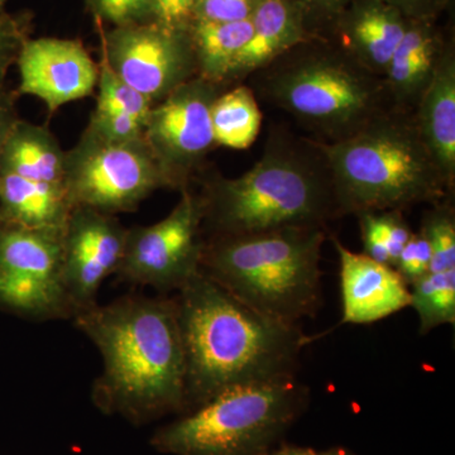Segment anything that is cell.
Wrapping results in <instances>:
<instances>
[{
	"label": "cell",
	"mask_w": 455,
	"mask_h": 455,
	"mask_svg": "<svg viewBox=\"0 0 455 455\" xmlns=\"http://www.w3.org/2000/svg\"><path fill=\"white\" fill-rule=\"evenodd\" d=\"M316 143L331 170L339 217L435 205L453 191L419 133L414 112L391 107L348 139Z\"/></svg>",
	"instance_id": "277c9868"
},
{
	"label": "cell",
	"mask_w": 455,
	"mask_h": 455,
	"mask_svg": "<svg viewBox=\"0 0 455 455\" xmlns=\"http://www.w3.org/2000/svg\"><path fill=\"white\" fill-rule=\"evenodd\" d=\"M127 229L116 215L75 206L62 235V272L74 316L97 305L101 284L116 274Z\"/></svg>",
	"instance_id": "4fadbf2b"
},
{
	"label": "cell",
	"mask_w": 455,
	"mask_h": 455,
	"mask_svg": "<svg viewBox=\"0 0 455 455\" xmlns=\"http://www.w3.org/2000/svg\"><path fill=\"white\" fill-rule=\"evenodd\" d=\"M18 95L44 101L50 114L62 106L92 97L97 89L100 65L79 40L29 38L17 60Z\"/></svg>",
	"instance_id": "5bb4252c"
},
{
	"label": "cell",
	"mask_w": 455,
	"mask_h": 455,
	"mask_svg": "<svg viewBox=\"0 0 455 455\" xmlns=\"http://www.w3.org/2000/svg\"><path fill=\"white\" fill-rule=\"evenodd\" d=\"M66 151L46 125L18 119L0 157V172L64 185Z\"/></svg>",
	"instance_id": "44dd1931"
},
{
	"label": "cell",
	"mask_w": 455,
	"mask_h": 455,
	"mask_svg": "<svg viewBox=\"0 0 455 455\" xmlns=\"http://www.w3.org/2000/svg\"><path fill=\"white\" fill-rule=\"evenodd\" d=\"M73 209L64 185L0 172V221L33 229H64Z\"/></svg>",
	"instance_id": "ffe728a7"
},
{
	"label": "cell",
	"mask_w": 455,
	"mask_h": 455,
	"mask_svg": "<svg viewBox=\"0 0 455 455\" xmlns=\"http://www.w3.org/2000/svg\"><path fill=\"white\" fill-rule=\"evenodd\" d=\"M420 232L431 250L429 272L455 268V214L453 206L439 203L425 214Z\"/></svg>",
	"instance_id": "d4e9b609"
},
{
	"label": "cell",
	"mask_w": 455,
	"mask_h": 455,
	"mask_svg": "<svg viewBox=\"0 0 455 455\" xmlns=\"http://www.w3.org/2000/svg\"><path fill=\"white\" fill-rule=\"evenodd\" d=\"M416 125L449 188L455 182V55L444 46L435 73L414 110Z\"/></svg>",
	"instance_id": "ac0fdd59"
},
{
	"label": "cell",
	"mask_w": 455,
	"mask_h": 455,
	"mask_svg": "<svg viewBox=\"0 0 455 455\" xmlns=\"http://www.w3.org/2000/svg\"><path fill=\"white\" fill-rule=\"evenodd\" d=\"M326 229H284L205 239L200 269L269 317L300 325L323 304Z\"/></svg>",
	"instance_id": "5b68a950"
},
{
	"label": "cell",
	"mask_w": 455,
	"mask_h": 455,
	"mask_svg": "<svg viewBox=\"0 0 455 455\" xmlns=\"http://www.w3.org/2000/svg\"><path fill=\"white\" fill-rule=\"evenodd\" d=\"M18 97L20 95L13 90L0 89V157L12 128L20 119L17 112Z\"/></svg>",
	"instance_id": "8d00e7d4"
},
{
	"label": "cell",
	"mask_w": 455,
	"mask_h": 455,
	"mask_svg": "<svg viewBox=\"0 0 455 455\" xmlns=\"http://www.w3.org/2000/svg\"><path fill=\"white\" fill-rule=\"evenodd\" d=\"M185 355V412L248 383L298 377L309 344L287 324L239 300L200 269L175 296Z\"/></svg>",
	"instance_id": "6da1fadb"
},
{
	"label": "cell",
	"mask_w": 455,
	"mask_h": 455,
	"mask_svg": "<svg viewBox=\"0 0 455 455\" xmlns=\"http://www.w3.org/2000/svg\"><path fill=\"white\" fill-rule=\"evenodd\" d=\"M73 320L103 361L92 386L101 412L134 425L184 414L185 355L175 298L122 296Z\"/></svg>",
	"instance_id": "7a4b0ae2"
},
{
	"label": "cell",
	"mask_w": 455,
	"mask_h": 455,
	"mask_svg": "<svg viewBox=\"0 0 455 455\" xmlns=\"http://www.w3.org/2000/svg\"><path fill=\"white\" fill-rule=\"evenodd\" d=\"M204 244L202 200L187 188L163 220L128 228L116 275L134 286L179 291L200 271Z\"/></svg>",
	"instance_id": "30bf717a"
},
{
	"label": "cell",
	"mask_w": 455,
	"mask_h": 455,
	"mask_svg": "<svg viewBox=\"0 0 455 455\" xmlns=\"http://www.w3.org/2000/svg\"><path fill=\"white\" fill-rule=\"evenodd\" d=\"M203 233L259 235L284 229H326L339 218L331 170L315 140L276 130L252 169L239 178L202 176Z\"/></svg>",
	"instance_id": "3957f363"
},
{
	"label": "cell",
	"mask_w": 455,
	"mask_h": 455,
	"mask_svg": "<svg viewBox=\"0 0 455 455\" xmlns=\"http://www.w3.org/2000/svg\"><path fill=\"white\" fill-rule=\"evenodd\" d=\"M385 220L386 229H387L388 256H390L391 267L395 268L401 251L414 233L403 218V212H386Z\"/></svg>",
	"instance_id": "e575fe53"
},
{
	"label": "cell",
	"mask_w": 455,
	"mask_h": 455,
	"mask_svg": "<svg viewBox=\"0 0 455 455\" xmlns=\"http://www.w3.org/2000/svg\"><path fill=\"white\" fill-rule=\"evenodd\" d=\"M85 130L113 142H133L145 139V124L125 114L95 108Z\"/></svg>",
	"instance_id": "f1b7e54d"
},
{
	"label": "cell",
	"mask_w": 455,
	"mask_h": 455,
	"mask_svg": "<svg viewBox=\"0 0 455 455\" xmlns=\"http://www.w3.org/2000/svg\"><path fill=\"white\" fill-rule=\"evenodd\" d=\"M409 20L433 22L451 0H382Z\"/></svg>",
	"instance_id": "836d02e7"
},
{
	"label": "cell",
	"mask_w": 455,
	"mask_h": 455,
	"mask_svg": "<svg viewBox=\"0 0 455 455\" xmlns=\"http://www.w3.org/2000/svg\"><path fill=\"white\" fill-rule=\"evenodd\" d=\"M224 86L196 76L152 107L145 140L163 172L167 188L187 190L217 147L212 107Z\"/></svg>",
	"instance_id": "8fae6325"
},
{
	"label": "cell",
	"mask_w": 455,
	"mask_h": 455,
	"mask_svg": "<svg viewBox=\"0 0 455 455\" xmlns=\"http://www.w3.org/2000/svg\"><path fill=\"white\" fill-rule=\"evenodd\" d=\"M100 74L98 82L97 109L109 110L130 116L146 125L148 114L155 106L148 98L132 88L121 77L100 62Z\"/></svg>",
	"instance_id": "484cf974"
},
{
	"label": "cell",
	"mask_w": 455,
	"mask_h": 455,
	"mask_svg": "<svg viewBox=\"0 0 455 455\" xmlns=\"http://www.w3.org/2000/svg\"><path fill=\"white\" fill-rule=\"evenodd\" d=\"M309 397L298 377L235 386L160 427L151 445L170 455H263Z\"/></svg>",
	"instance_id": "52a82bcc"
},
{
	"label": "cell",
	"mask_w": 455,
	"mask_h": 455,
	"mask_svg": "<svg viewBox=\"0 0 455 455\" xmlns=\"http://www.w3.org/2000/svg\"><path fill=\"white\" fill-rule=\"evenodd\" d=\"M339 257L343 317L340 324H373L405 309L411 293L400 274L333 238Z\"/></svg>",
	"instance_id": "9a60e30c"
},
{
	"label": "cell",
	"mask_w": 455,
	"mask_h": 455,
	"mask_svg": "<svg viewBox=\"0 0 455 455\" xmlns=\"http://www.w3.org/2000/svg\"><path fill=\"white\" fill-rule=\"evenodd\" d=\"M64 187L75 206L107 214L137 211L166 181L145 139L113 142L84 130L66 151Z\"/></svg>",
	"instance_id": "ba28073f"
},
{
	"label": "cell",
	"mask_w": 455,
	"mask_h": 455,
	"mask_svg": "<svg viewBox=\"0 0 455 455\" xmlns=\"http://www.w3.org/2000/svg\"><path fill=\"white\" fill-rule=\"evenodd\" d=\"M196 0H154L152 22L172 29L188 31L196 20Z\"/></svg>",
	"instance_id": "d6a6232c"
},
{
	"label": "cell",
	"mask_w": 455,
	"mask_h": 455,
	"mask_svg": "<svg viewBox=\"0 0 455 455\" xmlns=\"http://www.w3.org/2000/svg\"><path fill=\"white\" fill-rule=\"evenodd\" d=\"M197 76L224 85L228 71L252 36V20L236 22L194 20L190 29Z\"/></svg>",
	"instance_id": "7402d4cb"
},
{
	"label": "cell",
	"mask_w": 455,
	"mask_h": 455,
	"mask_svg": "<svg viewBox=\"0 0 455 455\" xmlns=\"http://www.w3.org/2000/svg\"><path fill=\"white\" fill-rule=\"evenodd\" d=\"M431 250L423 233H414L401 251L395 269L411 286L425 275L429 274Z\"/></svg>",
	"instance_id": "f546056e"
},
{
	"label": "cell",
	"mask_w": 455,
	"mask_h": 455,
	"mask_svg": "<svg viewBox=\"0 0 455 455\" xmlns=\"http://www.w3.org/2000/svg\"><path fill=\"white\" fill-rule=\"evenodd\" d=\"M260 95L319 142L348 139L391 108L383 77L340 49H295L256 73Z\"/></svg>",
	"instance_id": "8992f818"
},
{
	"label": "cell",
	"mask_w": 455,
	"mask_h": 455,
	"mask_svg": "<svg viewBox=\"0 0 455 455\" xmlns=\"http://www.w3.org/2000/svg\"><path fill=\"white\" fill-rule=\"evenodd\" d=\"M8 0H0V11H3L5 7V3H7Z\"/></svg>",
	"instance_id": "ab89813d"
},
{
	"label": "cell",
	"mask_w": 455,
	"mask_h": 455,
	"mask_svg": "<svg viewBox=\"0 0 455 455\" xmlns=\"http://www.w3.org/2000/svg\"><path fill=\"white\" fill-rule=\"evenodd\" d=\"M64 229L0 221V305L41 322L73 319L62 272Z\"/></svg>",
	"instance_id": "9c48e42d"
},
{
	"label": "cell",
	"mask_w": 455,
	"mask_h": 455,
	"mask_svg": "<svg viewBox=\"0 0 455 455\" xmlns=\"http://www.w3.org/2000/svg\"><path fill=\"white\" fill-rule=\"evenodd\" d=\"M263 455H275V453H274V454H268V453H266V454H263Z\"/></svg>",
	"instance_id": "60d3db41"
},
{
	"label": "cell",
	"mask_w": 455,
	"mask_h": 455,
	"mask_svg": "<svg viewBox=\"0 0 455 455\" xmlns=\"http://www.w3.org/2000/svg\"><path fill=\"white\" fill-rule=\"evenodd\" d=\"M32 32V14L8 13L0 11V89L12 65L17 64L18 56Z\"/></svg>",
	"instance_id": "4316f807"
},
{
	"label": "cell",
	"mask_w": 455,
	"mask_h": 455,
	"mask_svg": "<svg viewBox=\"0 0 455 455\" xmlns=\"http://www.w3.org/2000/svg\"><path fill=\"white\" fill-rule=\"evenodd\" d=\"M411 304L419 316V333L455 324V268L429 272L410 286Z\"/></svg>",
	"instance_id": "cb8c5ba5"
},
{
	"label": "cell",
	"mask_w": 455,
	"mask_h": 455,
	"mask_svg": "<svg viewBox=\"0 0 455 455\" xmlns=\"http://www.w3.org/2000/svg\"><path fill=\"white\" fill-rule=\"evenodd\" d=\"M259 0H196V20L236 22L252 16Z\"/></svg>",
	"instance_id": "4dcf8cb0"
},
{
	"label": "cell",
	"mask_w": 455,
	"mask_h": 455,
	"mask_svg": "<svg viewBox=\"0 0 455 455\" xmlns=\"http://www.w3.org/2000/svg\"><path fill=\"white\" fill-rule=\"evenodd\" d=\"M358 220L363 241V253L377 262L391 266L385 212H366L358 215Z\"/></svg>",
	"instance_id": "1f68e13d"
},
{
	"label": "cell",
	"mask_w": 455,
	"mask_h": 455,
	"mask_svg": "<svg viewBox=\"0 0 455 455\" xmlns=\"http://www.w3.org/2000/svg\"><path fill=\"white\" fill-rule=\"evenodd\" d=\"M335 22L339 49L383 77L410 20L382 0H352Z\"/></svg>",
	"instance_id": "2e32d148"
},
{
	"label": "cell",
	"mask_w": 455,
	"mask_h": 455,
	"mask_svg": "<svg viewBox=\"0 0 455 455\" xmlns=\"http://www.w3.org/2000/svg\"><path fill=\"white\" fill-rule=\"evenodd\" d=\"M444 44L433 22L410 20L383 76L391 107L414 112L431 82Z\"/></svg>",
	"instance_id": "d6986e66"
},
{
	"label": "cell",
	"mask_w": 455,
	"mask_h": 455,
	"mask_svg": "<svg viewBox=\"0 0 455 455\" xmlns=\"http://www.w3.org/2000/svg\"><path fill=\"white\" fill-rule=\"evenodd\" d=\"M104 62L154 104L197 76L190 32L155 22L114 27L101 33Z\"/></svg>",
	"instance_id": "7c38bea8"
},
{
	"label": "cell",
	"mask_w": 455,
	"mask_h": 455,
	"mask_svg": "<svg viewBox=\"0 0 455 455\" xmlns=\"http://www.w3.org/2000/svg\"><path fill=\"white\" fill-rule=\"evenodd\" d=\"M319 455H352L347 453V451H339V449H334V451H324V453H319Z\"/></svg>",
	"instance_id": "f35d334b"
},
{
	"label": "cell",
	"mask_w": 455,
	"mask_h": 455,
	"mask_svg": "<svg viewBox=\"0 0 455 455\" xmlns=\"http://www.w3.org/2000/svg\"><path fill=\"white\" fill-rule=\"evenodd\" d=\"M98 20L114 27L152 22L154 0H84Z\"/></svg>",
	"instance_id": "83f0119b"
},
{
	"label": "cell",
	"mask_w": 455,
	"mask_h": 455,
	"mask_svg": "<svg viewBox=\"0 0 455 455\" xmlns=\"http://www.w3.org/2000/svg\"><path fill=\"white\" fill-rule=\"evenodd\" d=\"M275 455H319V453L309 448H284Z\"/></svg>",
	"instance_id": "74e56055"
},
{
	"label": "cell",
	"mask_w": 455,
	"mask_h": 455,
	"mask_svg": "<svg viewBox=\"0 0 455 455\" xmlns=\"http://www.w3.org/2000/svg\"><path fill=\"white\" fill-rule=\"evenodd\" d=\"M262 124V113L253 90L236 85L223 92L212 107V133L217 146L247 149L256 142Z\"/></svg>",
	"instance_id": "603a6c76"
},
{
	"label": "cell",
	"mask_w": 455,
	"mask_h": 455,
	"mask_svg": "<svg viewBox=\"0 0 455 455\" xmlns=\"http://www.w3.org/2000/svg\"><path fill=\"white\" fill-rule=\"evenodd\" d=\"M251 20L252 36L228 71L224 85L259 73L309 41L307 17L292 0H259Z\"/></svg>",
	"instance_id": "e0dca14e"
},
{
	"label": "cell",
	"mask_w": 455,
	"mask_h": 455,
	"mask_svg": "<svg viewBox=\"0 0 455 455\" xmlns=\"http://www.w3.org/2000/svg\"><path fill=\"white\" fill-rule=\"evenodd\" d=\"M309 20H335L352 0H292Z\"/></svg>",
	"instance_id": "d590c367"
}]
</instances>
